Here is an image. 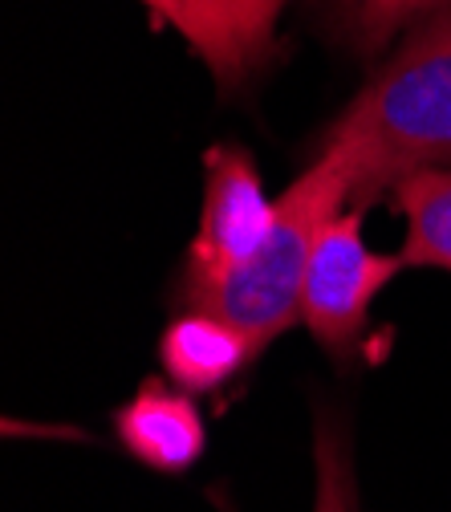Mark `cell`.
Returning <instances> with one entry per match:
<instances>
[{
    "label": "cell",
    "instance_id": "3957f363",
    "mask_svg": "<svg viewBox=\"0 0 451 512\" xmlns=\"http://www.w3.org/2000/svg\"><path fill=\"white\" fill-rule=\"evenodd\" d=\"M362 212L366 208H346L321 228L313 256H309V269H305V289H301L305 330L338 362L354 358L370 326L374 297L403 269V256H382L366 248Z\"/></svg>",
    "mask_w": 451,
    "mask_h": 512
},
{
    "label": "cell",
    "instance_id": "7a4b0ae2",
    "mask_svg": "<svg viewBox=\"0 0 451 512\" xmlns=\"http://www.w3.org/2000/svg\"><path fill=\"white\" fill-rule=\"evenodd\" d=\"M350 208V171L338 155L317 151V159L289 183L277 200V224L261 252L212 285L208 293L183 301V309H208L244 330L256 350L277 342L301 322V289L313 244L338 212Z\"/></svg>",
    "mask_w": 451,
    "mask_h": 512
},
{
    "label": "cell",
    "instance_id": "8992f818",
    "mask_svg": "<svg viewBox=\"0 0 451 512\" xmlns=\"http://www.w3.org/2000/svg\"><path fill=\"white\" fill-rule=\"evenodd\" d=\"M114 431H118V443L126 447V456L167 476L187 472L208 447V427L196 407V395L171 391L163 382H147L114 415Z\"/></svg>",
    "mask_w": 451,
    "mask_h": 512
},
{
    "label": "cell",
    "instance_id": "277c9868",
    "mask_svg": "<svg viewBox=\"0 0 451 512\" xmlns=\"http://www.w3.org/2000/svg\"><path fill=\"white\" fill-rule=\"evenodd\" d=\"M273 224L277 200H269L252 155L240 147H212L204 155L200 232L187 244L183 261V301L232 277L248 256L261 252Z\"/></svg>",
    "mask_w": 451,
    "mask_h": 512
},
{
    "label": "cell",
    "instance_id": "52a82bcc",
    "mask_svg": "<svg viewBox=\"0 0 451 512\" xmlns=\"http://www.w3.org/2000/svg\"><path fill=\"white\" fill-rule=\"evenodd\" d=\"M159 358L167 378L187 395H212L248 370L261 350L252 346L244 330L224 322L220 313L208 309H183L159 338Z\"/></svg>",
    "mask_w": 451,
    "mask_h": 512
},
{
    "label": "cell",
    "instance_id": "6da1fadb",
    "mask_svg": "<svg viewBox=\"0 0 451 512\" xmlns=\"http://www.w3.org/2000/svg\"><path fill=\"white\" fill-rule=\"evenodd\" d=\"M317 151L338 155L350 171V208H366L415 171L451 167V9L407 29L326 126Z\"/></svg>",
    "mask_w": 451,
    "mask_h": 512
},
{
    "label": "cell",
    "instance_id": "ba28073f",
    "mask_svg": "<svg viewBox=\"0 0 451 512\" xmlns=\"http://www.w3.org/2000/svg\"><path fill=\"white\" fill-rule=\"evenodd\" d=\"M391 200L407 220L403 265L451 273V167H427L391 187Z\"/></svg>",
    "mask_w": 451,
    "mask_h": 512
},
{
    "label": "cell",
    "instance_id": "9c48e42d",
    "mask_svg": "<svg viewBox=\"0 0 451 512\" xmlns=\"http://www.w3.org/2000/svg\"><path fill=\"white\" fill-rule=\"evenodd\" d=\"M326 37L358 57H378L403 29L451 9V0H309Z\"/></svg>",
    "mask_w": 451,
    "mask_h": 512
},
{
    "label": "cell",
    "instance_id": "5b68a950",
    "mask_svg": "<svg viewBox=\"0 0 451 512\" xmlns=\"http://www.w3.org/2000/svg\"><path fill=\"white\" fill-rule=\"evenodd\" d=\"M163 17L220 90H240L277 57V17L285 0H143Z\"/></svg>",
    "mask_w": 451,
    "mask_h": 512
},
{
    "label": "cell",
    "instance_id": "30bf717a",
    "mask_svg": "<svg viewBox=\"0 0 451 512\" xmlns=\"http://www.w3.org/2000/svg\"><path fill=\"white\" fill-rule=\"evenodd\" d=\"M313 512H358L354 427L330 403L313 415Z\"/></svg>",
    "mask_w": 451,
    "mask_h": 512
}]
</instances>
